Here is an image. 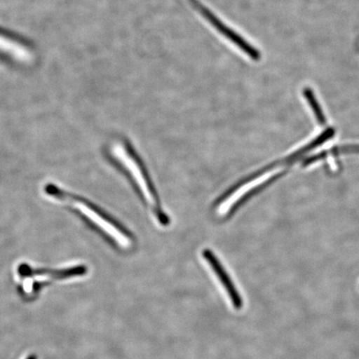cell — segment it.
I'll use <instances>...</instances> for the list:
<instances>
[{
	"label": "cell",
	"mask_w": 359,
	"mask_h": 359,
	"mask_svg": "<svg viewBox=\"0 0 359 359\" xmlns=\"http://www.w3.org/2000/svg\"><path fill=\"white\" fill-rule=\"evenodd\" d=\"M43 191L50 198L74 209L79 214L88 219L90 222L95 224L104 234L109 236L116 245L123 249L131 247L133 243L131 237L114 221H111L107 215L98 210L96 206L89 203L88 201L62 189L53 183L46 184L43 187Z\"/></svg>",
	"instance_id": "cell-1"
},
{
	"label": "cell",
	"mask_w": 359,
	"mask_h": 359,
	"mask_svg": "<svg viewBox=\"0 0 359 359\" xmlns=\"http://www.w3.org/2000/svg\"><path fill=\"white\" fill-rule=\"evenodd\" d=\"M111 154L114 155L116 158L121 161L125 168L128 169L130 174L132 175L135 182L141 190L142 194L144 196L148 205H150L152 212H154L157 221L160 224L168 223V217H165L163 210H161L156 192L149 181L150 179L148 178L144 168H142L137 156L133 154L128 146L122 142L115 143L111 147Z\"/></svg>",
	"instance_id": "cell-2"
},
{
	"label": "cell",
	"mask_w": 359,
	"mask_h": 359,
	"mask_svg": "<svg viewBox=\"0 0 359 359\" xmlns=\"http://www.w3.org/2000/svg\"><path fill=\"white\" fill-rule=\"evenodd\" d=\"M278 163L271 165L255 175L253 177H251L248 181L241 184L240 187H238L236 189L233 191L230 195L224 198L221 203L219 204L217 209V214L219 217H226V215L230 213L231 210L235 208V206L239 203L240 201L243 200L245 196H248L251 194V192H254L263 187L264 185H268L269 182H272V177L264 180V177L267 176L271 170L279 167L281 163Z\"/></svg>",
	"instance_id": "cell-3"
},
{
	"label": "cell",
	"mask_w": 359,
	"mask_h": 359,
	"mask_svg": "<svg viewBox=\"0 0 359 359\" xmlns=\"http://www.w3.org/2000/svg\"><path fill=\"white\" fill-rule=\"evenodd\" d=\"M191 6L198 11L202 16L212 25L215 29L221 33L224 38H226L229 41L234 43L236 47L239 48L241 51H243L247 56L255 61H258L260 58V53L253 46L245 41V40L238 34L236 31L231 29V27L227 26L215 16L214 13L202 4L199 0H189Z\"/></svg>",
	"instance_id": "cell-4"
},
{
	"label": "cell",
	"mask_w": 359,
	"mask_h": 359,
	"mask_svg": "<svg viewBox=\"0 0 359 359\" xmlns=\"http://www.w3.org/2000/svg\"><path fill=\"white\" fill-rule=\"evenodd\" d=\"M87 269L84 266H75L64 269H44V268H33L29 264H21L18 269L19 276L25 279L29 277L39 278L40 280H53L67 279V278L77 277L85 275Z\"/></svg>",
	"instance_id": "cell-5"
},
{
	"label": "cell",
	"mask_w": 359,
	"mask_h": 359,
	"mask_svg": "<svg viewBox=\"0 0 359 359\" xmlns=\"http://www.w3.org/2000/svg\"><path fill=\"white\" fill-rule=\"evenodd\" d=\"M205 262L208 263L210 271H212L215 278H217L219 284H221L222 289L226 294L229 300H230L233 306L236 309H240L243 305V302L239 293L236 289L235 285L233 284L231 278L229 277L227 272L224 271L222 264L219 262L217 257H215L212 252L210 250H205L202 253Z\"/></svg>",
	"instance_id": "cell-6"
},
{
	"label": "cell",
	"mask_w": 359,
	"mask_h": 359,
	"mask_svg": "<svg viewBox=\"0 0 359 359\" xmlns=\"http://www.w3.org/2000/svg\"><path fill=\"white\" fill-rule=\"evenodd\" d=\"M0 51L7 53L16 60L22 62H29L32 60V53L22 45L12 39L0 34Z\"/></svg>",
	"instance_id": "cell-7"
},
{
	"label": "cell",
	"mask_w": 359,
	"mask_h": 359,
	"mask_svg": "<svg viewBox=\"0 0 359 359\" xmlns=\"http://www.w3.org/2000/svg\"><path fill=\"white\" fill-rule=\"evenodd\" d=\"M359 154V146H348L342 147H335L334 149H331L327 151L322 152L318 155L314 156L304 161V165H309L313 163H316V161L324 158L326 156L334 155L339 154Z\"/></svg>",
	"instance_id": "cell-8"
},
{
	"label": "cell",
	"mask_w": 359,
	"mask_h": 359,
	"mask_svg": "<svg viewBox=\"0 0 359 359\" xmlns=\"http://www.w3.org/2000/svg\"><path fill=\"white\" fill-rule=\"evenodd\" d=\"M304 96L307 97L309 105L311 106L312 109L314 111V114H316V118L320 123H325V118L324 114H323V111L320 109V107L318 106V102L316 101V98L314 97L313 93L309 89L304 90Z\"/></svg>",
	"instance_id": "cell-9"
}]
</instances>
